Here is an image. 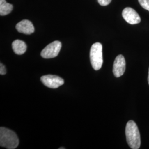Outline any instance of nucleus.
I'll return each instance as SVG.
<instances>
[{"mask_svg": "<svg viewBox=\"0 0 149 149\" xmlns=\"http://www.w3.org/2000/svg\"><path fill=\"white\" fill-rule=\"evenodd\" d=\"M125 135L129 147L132 149H138L140 147L141 140L138 127L133 120H129L126 125Z\"/></svg>", "mask_w": 149, "mask_h": 149, "instance_id": "1", "label": "nucleus"}, {"mask_svg": "<svg viewBox=\"0 0 149 149\" xmlns=\"http://www.w3.org/2000/svg\"><path fill=\"white\" fill-rule=\"evenodd\" d=\"M19 139L13 131L9 129L0 128V145L8 149H15L19 145Z\"/></svg>", "mask_w": 149, "mask_h": 149, "instance_id": "2", "label": "nucleus"}, {"mask_svg": "<svg viewBox=\"0 0 149 149\" xmlns=\"http://www.w3.org/2000/svg\"><path fill=\"white\" fill-rule=\"evenodd\" d=\"M91 63L92 68L95 70H99L103 64L102 45L100 43L93 44L90 49Z\"/></svg>", "mask_w": 149, "mask_h": 149, "instance_id": "3", "label": "nucleus"}, {"mask_svg": "<svg viewBox=\"0 0 149 149\" xmlns=\"http://www.w3.org/2000/svg\"><path fill=\"white\" fill-rule=\"evenodd\" d=\"M61 43L56 40L48 44L41 52V56L44 59H52L56 57L61 50Z\"/></svg>", "mask_w": 149, "mask_h": 149, "instance_id": "4", "label": "nucleus"}, {"mask_svg": "<svg viewBox=\"0 0 149 149\" xmlns=\"http://www.w3.org/2000/svg\"><path fill=\"white\" fill-rule=\"evenodd\" d=\"M40 80L44 85L50 88H57L64 84V79L53 74L44 75L41 77Z\"/></svg>", "mask_w": 149, "mask_h": 149, "instance_id": "5", "label": "nucleus"}, {"mask_svg": "<svg viewBox=\"0 0 149 149\" xmlns=\"http://www.w3.org/2000/svg\"><path fill=\"white\" fill-rule=\"evenodd\" d=\"M122 16L125 21L130 24H138L141 22L138 13L130 7H127L123 10Z\"/></svg>", "mask_w": 149, "mask_h": 149, "instance_id": "6", "label": "nucleus"}, {"mask_svg": "<svg viewBox=\"0 0 149 149\" xmlns=\"http://www.w3.org/2000/svg\"><path fill=\"white\" fill-rule=\"evenodd\" d=\"M126 63L122 55H119L116 57L113 64V72L116 77H119L124 74L125 71Z\"/></svg>", "mask_w": 149, "mask_h": 149, "instance_id": "7", "label": "nucleus"}, {"mask_svg": "<svg viewBox=\"0 0 149 149\" xmlns=\"http://www.w3.org/2000/svg\"><path fill=\"white\" fill-rule=\"evenodd\" d=\"M16 28L18 32L27 35L31 34L34 32L33 24L31 22L27 19H24L18 23Z\"/></svg>", "mask_w": 149, "mask_h": 149, "instance_id": "8", "label": "nucleus"}, {"mask_svg": "<svg viewBox=\"0 0 149 149\" xmlns=\"http://www.w3.org/2000/svg\"><path fill=\"white\" fill-rule=\"evenodd\" d=\"M12 47L13 52L17 55H22L27 50V45L23 41L16 40L13 42Z\"/></svg>", "mask_w": 149, "mask_h": 149, "instance_id": "9", "label": "nucleus"}, {"mask_svg": "<svg viewBox=\"0 0 149 149\" xmlns=\"http://www.w3.org/2000/svg\"><path fill=\"white\" fill-rule=\"evenodd\" d=\"M13 10V6L7 3L6 0H0V15L6 16L10 13Z\"/></svg>", "mask_w": 149, "mask_h": 149, "instance_id": "10", "label": "nucleus"}, {"mask_svg": "<svg viewBox=\"0 0 149 149\" xmlns=\"http://www.w3.org/2000/svg\"><path fill=\"white\" fill-rule=\"evenodd\" d=\"M138 1L143 8L149 11V0H138Z\"/></svg>", "mask_w": 149, "mask_h": 149, "instance_id": "11", "label": "nucleus"}, {"mask_svg": "<svg viewBox=\"0 0 149 149\" xmlns=\"http://www.w3.org/2000/svg\"><path fill=\"white\" fill-rule=\"evenodd\" d=\"M112 0H98V3L102 6H106L108 5L111 2Z\"/></svg>", "mask_w": 149, "mask_h": 149, "instance_id": "12", "label": "nucleus"}, {"mask_svg": "<svg viewBox=\"0 0 149 149\" xmlns=\"http://www.w3.org/2000/svg\"><path fill=\"white\" fill-rule=\"evenodd\" d=\"M7 72L5 66L2 63L0 64V74L1 75H4Z\"/></svg>", "mask_w": 149, "mask_h": 149, "instance_id": "13", "label": "nucleus"}, {"mask_svg": "<svg viewBox=\"0 0 149 149\" xmlns=\"http://www.w3.org/2000/svg\"><path fill=\"white\" fill-rule=\"evenodd\" d=\"M148 83L149 85V73H148Z\"/></svg>", "mask_w": 149, "mask_h": 149, "instance_id": "14", "label": "nucleus"}, {"mask_svg": "<svg viewBox=\"0 0 149 149\" xmlns=\"http://www.w3.org/2000/svg\"><path fill=\"white\" fill-rule=\"evenodd\" d=\"M65 149V148H59V149Z\"/></svg>", "mask_w": 149, "mask_h": 149, "instance_id": "15", "label": "nucleus"}]
</instances>
